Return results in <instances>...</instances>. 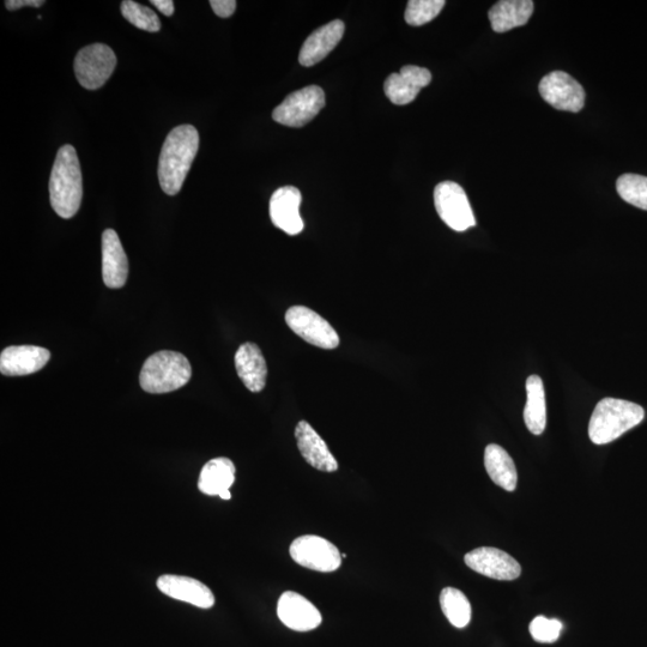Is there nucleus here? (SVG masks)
<instances>
[{"label":"nucleus","instance_id":"nucleus-1","mask_svg":"<svg viewBox=\"0 0 647 647\" xmlns=\"http://www.w3.org/2000/svg\"><path fill=\"white\" fill-rule=\"evenodd\" d=\"M198 148L199 133L195 126L181 125L169 132L157 169L160 185L166 195H178L196 159Z\"/></svg>","mask_w":647,"mask_h":647},{"label":"nucleus","instance_id":"nucleus-2","mask_svg":"<svg viewBox=\"0 0 647 647\" xmlns=\"http://www.w3.org/2000/svg\"><path fill=\"white\" fill-rule=\"evenodd\" d=\"M83 179L80 160L72 145L60 148L50 179V198L54 211L63 219H71L80 210Z\"/></svg>","mask_w":647,"mask_h":647},{"label":"nucleus","instance_id":"nucleus-3","mask_svg":"<svg viewBox=\"0 0 647 647\" xmlns=\"http://www.w3.org/2000/svg\"><path fill=\"white\" fill-rule=\"evenodd\" d=\"M645 410L640 405L618 398L598 402L589 423V437L596 445H606L643 422Z\"/></svg>","mask_w":647,"mask_h":647},{"label":"nucleus","instance_id":"nucleus-4","mask_svg":"<svg viewBox=\"0 0 647 647\" xmlns=\"http://www.w3.org/2000/svg\"><path fill=\"white\" fill-rule=\"evenodd\" d=\"M192 368L186 356L171 350L151 355L142 367L139 383L149 393H168L190 382Z\"/></svg>","mask_w":647,"mask_h":647},{"label":"nucleus","instance_id":"nucleus-5","mask_svg":"<svg viewBox=\"0 0 647 647\" xmlns=\"http://www.w3.org/2000/svg\"><path fill=\"white\" fill-rule=\"evenodd\" d=\"M434 204L440 219L453 231L465 232L476 226L467 193L453 181H443L435 187Z\"/></svg>","mask_w":647,"mask_h":647},{"label":"nucleus","instance_id":"nucleus-6","mask_svg":"<svg viewBox=\"0 0 647 647\" xmlns=\"http://www.w3.org/2000/svg\"><path fill=\"white\" fill-rule=\"evenodd\" d=\"M324 106V90L310 86L288 95L272 112V118L288 128H302L316 118Z\"/></svg>","mask_w":647,"mask_h":647},{"label":"nucleus","instance_id":"nucleus-7","mask_svg":"<svg viewBox=\"0 0 647 647\" xmlns=\"http://www.w3.org/2000/svg\"><path fill=\"white\" fill-rule=\"evenodd\" d=\"M117 66V57L111 47L93 44L82 48L75 58V74L78 83L88 90L104 86Z\"/></svg>","mask_w":647,"mask_h":647},{"label":"nucleus","instance_id":"nucleus-8","mask_svg":"<svg viewBox=\"0 0 647 647\" xmlns=\"http://www.w3.org/2000/svg\"><path fill=\"white\" fill-rule=\"evenodd\" d=\"M289 553L296 564L312 571L330 573L342 565V554L335 544L316 535L296 538Z\"/></svg>","mask_w":647,"mask_h":647},{"label":"nucleus","instance_id":"nucleus-9","mask_svg":"<svg viewBox=\"0 0 647 647\" xmlns=\"http://www.w3.org/2000/svg\"><path fill=\"white\" fill-rule=\"evenodd\" d=\"M286 322L307 343L322 349L340 346V337L332 326L318 313L305 306H294L286 313Z\"/></svg>","mask_w":647,"mask_h":647},{"label":"nucleus","instance_id":"nucleus-10","mask_svg":"<svg viewBox=\"0 0 647 647\" xmlns=\"http://www.w3.org/2000/svg\"><path fill=\"white\" fill-rule=\"evenodd\" d=\"M544 101L556 110L578 113L585 106V90L564 71H553L544 76L538 86Z\"/></svg>","mask_w":647,"mask_h":647},{"label":"nucleus","instance_id":"nucleus-11","mask_svg":"<svg viewBox=\"0 0 647 647\" xmlns=\"http://www.w3.org/2000/svg\"><path fill=\"white\" fill-rule=\"evenodd\" d=\"M465 565L482 576L497 580H515L522 567L510 554L498 548L481 547L464 556Z\"/></svg>","mask_w":647,"mask_h":647},{"label":"nucleus","instance_id":"nucleus-12","mask_svg":"<svg viewBox=\"0 0 647 647\" xmlns=\"http://www.w3.org/2000/svg\"><path fill=\"white\" fill-rule=\"evenodd\" d=\"M277 615L284 626L296 632L316 630L323 620L317 607L294 591L282 594L277 603Z\"/></svg>","mask_w":647,"mask_h":647},{"label":"nucleus","instance_id":"nucleus-13","mask_svg":"<svg viewBox=\"0 0 647 647\" xmlns=\"http://www.w3.org/2000/svg\"><path fill=\"white\" fill-rule=\"evenodd\" d=\"M157 589L173 600L185 602L201 609L214 607L215 596L207 585L195 578L163 574L157 579Z\"/></svg>","mask_w":647,"mask_h":647},{"label":"nucleus","instance_id":"nucleus-14","mask_svg":"<svg viewBox=\"0 0 647 647\" xmlns=\"http://www.w3.org/2000/svg\"><path fill=\"white\" fill-rule=\"evenodd\" d=\"M431 82V71L421 66L407 65L398 74L386 78L384 90L392 104L404 106L413 102Z\"/></svg>","mask_w":647,"mask_h":647},{"label":"nucleus","instance_id":"nucleus-15","mask_svg":"<svg viewBox=\"0 0 647 647\" xmlns=\"http://www.w3.org/2000/svg\"><path fill=\"white\" fill-rule=\"evenodd\" d=\"M301 192L294 186L280 187L270 199V217L274 226L289 235L304 231L300 215Z\"/></svg>","mask_w":647,"mask_h":647},{"label":"nucleus","instance_id":"nucleus-16","mask_svg":"<svg viewBox=\"0 0 647 647\" xmlns=\"http://www.w3.org/2000/svg\"><path fill=\"white\" fill-rule=\"evenodd\" d=\"M51 359L47 349L35 346H14L0 355V372L6 377L29 376L39 372Z\"/></svg>","mask_w":647,"mask_h":647},{"label":"nucleus","instance_id":"nucleus-17","mask_svg":"<svg viewBox=\"0 0 647 647\" xmlns=\"http://www.w3.org/2000/svg\"><path fill=\"white\" fill-rule=\"evenodd\" d=\"M129 275V260L122 241L113 229L102 234V276L108 288L118 289L125 286Z\"/></svg>","mask_w":647,"mask_h":647},{"label":"nucleus","instance_id":"nucleus-18","mask_svg":"<svg viewBox=\"0 0 647 647\" xmlns=\"http://www.w3.org/2000/svg\"><path fill=\"white\" fill-rule=\"evenodd\" d=\"M296 443L301 456L314 469L324 473H335L338 463L325 441L314 431L310 423L300 421L295 428Z\"/></svg>","mask_w":647,"mask_h":647},{"label":"nucleus","instance_id":"nucleus-19","mask_svg":"<svg viewBox=\"0 0 647 647\" xmlns=\"http://www.w3.org/2000/svg\"><path fill=\"white\" fill-rule=\"evenodd\" d=\"M344 29H346L344 23L336 20L325 24V26L320 27L316 32L308 36L300 51V64L310 68V66L322 62L340 44Z\"/></svg>","mask_w":647,"mask_h":647},{"label":"nucleus","instance_id":"nucleus-20","mask_svg":"<svg viewBox=\"0 0 647 647\" xmlns=\"http://www.w3.org/2000/svg\"><path fill=\"white\" fill-rule=\"evenodd\" d=\"M235 368L244 385L251 392H260L266 385L268 367L257 344L247 342L235 354Z\"/></svg>","mask_w":647,"mask_h":647},{"label":"nucleus","instance_id":"nucleus-21","mask_svg":"<svg viewBox=\"0 0 647 647\" xmlns=\"http://www.w3.org/2000/svg\"><path fill=\"white\" fill-rule=\"evenodd\" d=\"M235 474L237 469L231 459L226 457L211 459L199 474L198 489L209 497H216V495L220 497L234 485Z\"/></svg>","mask_w":647,"mask_h":647},{"label":"nucleus","instance_id":"nucleus-22","mask_svg":"<svg viewBox=\"0 0 647 647\" xmlns=\"http://www.w3.org/2000/svg\"><path fill=\"white\" fill-rule=\"evenodd\" d=\"M534 12L531 0H501L489 10V21L495 33H505L525 26Z\"/></svg>","mask_w":647,"mask_h":647},{"label":"nucleus","instance_id":"nucleus-23","mask_svg":"<svg viewBox=\"0 0 647 647\" xmlns=\"http://www.w3.org/2000/svg\"><path fill=\"white\" fill-rule=\"evenodd\" d=\"M485 467L495 485L513 492L517 488L518 474L515 462L503 447L491 444L485 450Z\"/></svg>","mask_w":647,"mask_h":647},{"label":"nucleus","instance_id":"nucleus-24","mask_svg":"<svg viewBox=\"0 0 647 647\" xmlns=\"http://www.w3.org/2000/svg\"><path fill=\"white\" fill-rule=\"evenodd\" d=\"M526 396L528 399L524 409L525 425L532 434L541 435L547 426V404L540 377L530 376L526 380Z\"/></svg>","mask_w":647,"mask_h":647},{"label":"nucleus","instance_id":"nucleus-25","mask_svg":"<svg viewBox=\"0 0 647 647\" xmlns=\"http://www.w3.org/2000/svg\"><path fill=\"white\" fill-rule=\"evenodd\" d=\"M440 606L446 619L457 628H464L471 620V604L461 590L445 588L440 594Z\"/></svg>","mask_w":647,"mask_h":647},{"label":"nucleus","instance_id":"nucleus-26","mask_svg":"<svg viewBox=\"0 0 647 647\" xmlns=\"http://www.w3.org/2000/svg\"><path fill=\"white\" fill-rule=\"evenodd\" d=\"M616 190L633 207L647 210V178L638 174H624L616 181Z\"/></svg>","mask_w":647,"mask_h":647},{"label":"nucleus","instance_id":"nucleus-27","mask_svg":"<svg viewBox=\"0 0 647 647\" xmlns=\"http://www.w3.org/2000/svg\"><path fill=\"white\" fill-rule=\"evenodd\" d=\"M122 14L133 26L145 32L156 33L161 29V21L156 12L133 0H124Z\"/></svg>","mask_w":647,"mask_h":647},{"label":"nucleus","instance_id":"nucleus-28","mask_svg":"<svg viewBox=\"0 0 647 647\" xmlns=\"http://www.w3.org/2000/svg\"><path fill=\"white\" fill-rule=\"evenodd\" d=\"M444 0H410L405 10V22L420 27L438 17L445 6Z\"/></svg>","mask_w":647,"mask_h":647},{"label":"nucleus","instance_id":"nucleus-29","mask_svg":"<svg viewBox=\"0 0 647 647\" xmlns=\"http://www.w3.org/2000/svg\"><path fill=\"white\" fill-rule=\"evenodd\" d=\"M562 624L559 620L537 616L530 624L531 637L538 643H554L559 639Z\"/></svg>","mask_w":647,"mask_h":647},{"label":"nucleus","instance_id":"nucleus-30","mask_svg":"<svg viewBox=\"0 0 647 647\" xmlns=\"http://www.w3.org/2000/svg\"><path fill=\"white\" fill-rule=\"evenodd\" d=\"M210 5L215 14L222 18L231 17L237 10V2L234 0H211Z\"/></svg>","mask_w":647,"mask_h":647},{"label":"nucleus","instance_id":"nucleus-31","mask_svg":"<svg viewBox=\"0 0 647 647\" xmlns=\"http://www.w3.org/2000/svg\"><path fill=\"white\" fill-rule=\"evenodd\" d=\"M44 4V0H6L5 2L6 9L10 11L26 8V6H30V8H41Z\"/></svg>","mask_w":647,"mask_h":647},{"label":"nucleus","instance_id":"nucleus-32","mask_svg":"<svg viewBox=\"0 0 647 647\" xmlns=\"http://www.w3.org/2000/svg\"><path fill=\"white\" fill-rule=\"evenodd\" d=\"M150 3L155 5L165 16L169 17L174 14V3L172 0H151Z\"/></svg>","mask_w":647,"mask_h":647},{"label":"nucleus","instance_id":"nucleus-33","mask_svg":"<svg viewBox=\"0 0 647 647\" xmlns=\"http://www.w3.org/2000/svg\"><path fill=\"white\" fill-rule=\"evenodd\" d=\"M231 497H232V495H231V492H229V491L223 492L220 495V498L223 499V500H231Z\"/></svg>","mask_w":647,"mask_h":647},{"label":"nucleus","instance_id":"nucleus-34","mask_svg":"<svg viewBox=\"0 0 647 647\" xmlns=\"http://www.w3.org/2000/svg\"><path fill=\"white\" fill-rule=\"evenodd\" d=\"M346 558H347V554H342V559H346Z\"/></svg>","mask_w":647,"mask_h":647}]
</instances>
